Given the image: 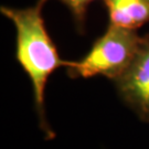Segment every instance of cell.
<instances>
[{
  "instance_id": "cell-1",
  "label": "cell",
  "mask_w": 149,
  "mask_h": 149,
  "mask_svg": "<svg viewBox=\"0 0 149 149\" xmlns=\"http://www.w3.org/2000/svg\"><path fill=\"white\" fill-rule=\"evenodd\" d=\"M47 0H38L27 8L1 7V13L16 29V60L28 75L32 87L34 108L39 125L47 139L54 138L45 112V87L50 76L65 65L58 48L49 34L42 10Z\"/></svg>"
},
{
  "instance_id": "cell-2",
  "label": "cell",
  "mask_w": 149,
  "mask_h": 149,
  "mask_svg": "<svg viewBox=\"0 0 149 149\" xmlns=\"http://www.w3.org/2000/svg\"><path fill=\"white\" fill-rule=\"evenodd\" d=\"M141 41L136 30L109 23L83 58L65 62L66 74L74 80L105 76L114 82L133 62Z\"/></svg>"
},
{
  "instance_id": "cell-3",
  "label": "cell",
  "mask_w": 149,
  "mask_h": 149,
  "mask_svg": "<svg viewBox=\"0 0 149 149\" xmlns=\"http://www.w3.org/2000/svg\"><path fill=\"white\" fill-rule=\"evenodd\" d=\"M114 84L120 100L140 120L149 123V34L143 37L135 59Z\"/></svg>"
},
{
  "instance_id": "cell-4",
  "label": "cell",
  "mask_w": 149,
  "mask_h": 149,
  "mask_svg": "<svg viewBox=\"0 0 149 149\" xmlns=\"http://www.w3.org/2000/svg\"><path fill=\"white\" fill-rule=\"evenodd\" d=\"M109 23L137 30L149 22V0H105Z\"/></svg>"
},
{
  "instance_id": "cell-5",
  "label": "cell",
  "mask_w": 149,
  "mask_h": 149,
  "mask_svg": "<svg viewBox=\"0 0 149 149\" xmlns=\"http://www.w3.org/2000/svg\"><path fill=\"white\" fill-rule=\"evenodd\" d=\"M58 1L62 2L69 9L74 19L76 28L81 32L83 31L85 27V19L88 6L96 0H58Z\"/></svg>"
}]
</instances>
